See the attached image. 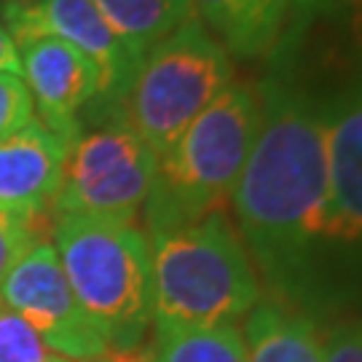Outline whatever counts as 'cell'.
Instances as JSON below:
<instances>
[{"label": "cell", "instance_id": "17", "mask_svg": "<svg viewBox=\"0 0 362 362\" xmlns=\"http://www.w3.org/2000/svg\"><path fill=\"white\" fill-rule=\"evenodd\" d=\"M40 223L43 218H22V215L0 212V282L13 269V263L38 239H43Z\"/></svg>", "mask_w": 362, "mask_h": 362}, {"label": "cell", "instance_id": "11", "mask_svg": "<svg viewBox=\"0 0 362 362\" xmlns=\"http://www.w3.org/2000/svg\"><path fill=\"white\" fill-rule=\"evenodd\" d=\"M70 143L43 127L38 118L0 140V212L43 218L65 169Z\"/></svg>", "mask_w": 362, "mask_h": 362}, {"label": "cell", "instance_id": "14", "mask_svg": "<svg viewBox=\"0 0 362 362\" xmlns=\"http://www.w3.org/2000/svg\"><path fill=\"white\" fill-rule=\"evenodd\" d=\"M110 30L143 59L156 43L194 19L191 0H91Z\"/></svg>", "mask_w": 362, "mask_h": 362}, {"label": "cell", "instance_id": "1", "mask_svg": "<svg viewBox=\"0 0 362 362\" xmlns=\"http://www.w3.org/2000/svg\"><path fill=\"white\" fill-rule=\"evenodd\" d=\"M260 129L233 185V226L263 296L322 317L333 309L325 260L327 164L320 110L290 70L263 78Z\"/></svg>", "mask_w": 362, "mask_h": 362}, {"label": "cell", "instance_id": "10", "mask_svg": "<svg viewBox=\"0 0 362 362\" xmlns=\"http://www.w3.org/2000/svg\"><path fill=\"white\" fill-rule=\"evenodd\" d=\"M19 49L22 81L38 121L73 143L83 110L100 94V70L65 40L40 35L19 43Z\"/></svg>", "mask_w": 362, "mask_h": 362}, {"label": "cell", "instance_id": "5", "mask_svg": "<svg viewBox=\"0 0 362 362\" xmlns=\"http://www.w3.org/2000/svg\"><path fill=\"white\" fill-rule=\"evenodd\" d=\"M231 83L233 59L194 16L145 54L121 110L158 158Z\"/></svg>", "mask_w": 362, "mask_h": 362}, {"label": "cell", "instance_id": "4", "mask_svg": "<svg viewBox=\"0 0 362 362\" xmlns=\"http://www.w3.org/2000/svg\"><path fill=\"white\" fill-rule=\"evenodd\" d=\"M52 245L78 306L107 349L145 344L153 325L151 245L134 223L59 215Z\"/></svg>", "mask_w": 362, "mask_h": 362}, {"label": "cell", "instance_id": "13", "mask_svg": "<svg viewBox=\"0 0 362 362\" xmlns=\"http://www.w3.org/2000/svg\"><path fill=\"white\" fill-rule=\"evenodd\" d=\"M247 362H322V322L263 296L242 327Z\"/></svg>", "mask_w": 362, "mask_h": 362}, {"label": "cell", "instance_id": "8", "mask_svg": "<svg viewBox=\"0 0 362 362\" xmlns=\"http://www.w3.org/2000/svg\"><path fill=\"white\" fill-rule=\"evenodd\" d=\"M0 300L65 360H100L107 344L78 306L52 242L38 239L0 282Z\"/></svg>", "mask_w": 362, "mask_h": 362}, {"label": "cell", "instance_id": "18", "mask_svg": "<svg viewBox=\"0 0 362 362\" xmlns=\"http://www.w3.org/2000/svg\"><path fill=\"white\" fill-rule=\"evenodd\" d=\"M35 121L33 100L19 73H0V140Z\"/></svg>", "mask_w": 362, "mask_h": 362}, {"label": "cell", "instance_id": "20", "mask_svg": "<svg viewBox=\"0 0 362 362\" xmlns=\"http://www.w3.org/2000/svg\"><path fill=\"white\" fill-rule=\"evenodd\" d=\"M0 73H19L22 76V65H19V49L8 30L0 25Z\"/></svg>", "mask_w": 362, "mask_h": 362}, {"label": "cell", "instance_id": "16", "mask_svg": "<svg viewBox=\"0 0 362 362\" xmlns=\"http://www.w3.org/2000/svg\"><path fill=\"white\" fill-rule=\"evenodd\" d=\"M52 357L38 333L0 300V362H52Z\"/></svg>", "mask_w": 362, "mask_h": 362}, {"label": "cell", "instance_id": "19", "mask_svg": "<svg viewBox=\"0 0 362 362\" xmlns=\"http://www.w3.org/2000/svg\"><path fill=\"white\" fill-rule=\"evenodd\" d=\"M322 362H362V320L322 325Z\"/></svg>", "mask_w": 362, "mask_h": 362}, {"label": "cell", "instance_id": "21", "mask_svg": "<svg viewBox=\"0 0 362 362\" xmlns=\"http://www.w3.org/2000/svg\"><path fill=\"white\" fill-rule=\"evenodd\" d=\"M100 362H151V351H148V344L129 346V349H107Z\"/></svg>", "mask_w": 362, "mask_h": 362}, {"label": "cell", "instance_id": "7", "mask_svg": "<svg viewBox=\"0 0 362 362\" xmlns=\"http://www.w3.org/2000/svg\"><path fill=\"white\" fill-rule=\"evenodd\" d=\"M336 86L314 94L325 137L327 209H325V260L333 303L362 274V54L341 73Z\"/></svg>", "mask_w": 362, "mask_h": 362}, {"label": "cell", "instance_id": "12", "mask_svg": "<svg viewBox=\"0 0 362 362\" xmlns=\"http://www.w3.org/2000/svg\"><path fill=\"white\" fill-rule=\"evenodd\" d=\"M194 16L231 59L272 57L285 38L293 0H191Z\"/></svg>", "mask_w": 362, "mask_h": 362}, {"label": "cell", "instance_id": "9", "mask_svg": "<svg viewBox=\"0 0 362 362\" xmlns=\"http://www.w3.org/2000/svg\"><path fill=\"white\" fill-rule=\"evenodd\" d=\"M3 19L16 46L40 35L70 43L100 70L94 103H124L143 59L110 30L91 0H3Z\"/></svg>", "mask_w": 362, "mask_h": 362}, {"label": "cell", "instance_id": "6", "mask_svg": "<svg viewBox=\"0 0 362 362\" xmlns=\"http://www.w3.org/2000/svg\"><path fill=\"white\" fill-rule=\"evenodd\" d=\"M91 116L67 148L62 182L52 202V218L134 223L143 212L156 175V156L124 118L121 105L91 103Z\"/></svg>", "mask_w": 362, "mask_h": 362}, {"label": "cell", "instance_id": "2", "mask_svg": "<svg viewBox=\"0 0 362 362\" xmlns=\"http://www.w3.org/2000/svg\"><path fill=\"white\" fill-rule=\"evenodd\" d=\"M145 236L153 272V325H236L263 298L258 272L226 209Z\"/></svg>", "mask_w": 362, "mask_h": 362}, {"label": "cell", "instance_id": "23", "mask_svg": "<svg viewBox=\"0 0 362 362\" xmlns=\"http://www.w3.org/2000/svg\"><path fill=\"white\" fill-rule=\"evenodd\" d=\"M81 362H100V360H81Z\"/></svg>", "mask_w": 362, "mask_h": 362}, {"label": "cell", "instance_id": "15", "mask_svg": "<svg viewBox=\"0 0 362 362\" xmlns=\"http://www.w3.org/2000/svg\"><path fill=\"white\" fill-rule=\"evenodd\" d=\"M151 362H247L239 325L218 327H169L153 325Z\"/></svg>", "mask_w": 362, "mask_h": 362}, {"label": "cell", "instance_id": "22", "mask_svg": "<svg viewBox=\"0 0 362 362\" xmlns=\"http://www.w3.org/2000/svg\"><path fill=\"white\" fill-rule=\"evenodd\" d=\"M52 362H73V360H65V357H59V354H54Z\"/></svg>", "mask_w": 362, "mask_h": 362}, {"label": "cell", "instance_id": "3", "mask_svg": "<svg viewBox=\"0 0 362 362\" xmlns=\"http://www.w3.org/2000/svg\"><path fill=\"white\" fill-rule=\"evenodd\" d=\"M260 129V94L233 81L156 158L145 199V233L167 231L226 209Z\"/></svg>", "mask_w": 362, "mask_h": 362}, {"label": "cell", "instance_id": "24", "mask_svg": "<svg viewBox=\"0 0 362 362\" xmlns=\"http://www.w3.org/2000/svg\"><path fill=\"white\" fill-rule=\"evenodd\" d=\"M0 6H3V0H0Z\"/></svg>", "mask_w": 362, "mask_h": 362}]
</instances>
